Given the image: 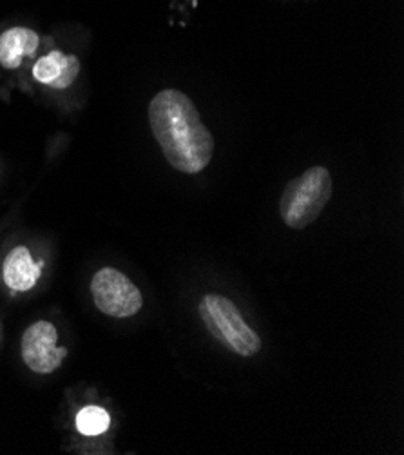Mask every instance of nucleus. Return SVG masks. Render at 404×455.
Instances as JSON below:
<instances>
[{
    "instance_id": "nucleus-1",
    "label": "nucleus",
    "mask_w": 404,
    "mask_h": 455,
    "mask_svg": "<svg viewBox=\"0 0 404 455\" xmlns=\"http://www.w3.org/2000/svg\"><path fill=\"white\" fill-rule=\"evenodd\" d=\"M149 124L165 160L179 172H202L214 153V139L193 100L178 89H163L149 104Z\"/></svg>"
},
{
    "instance_id": "nucleus-2",
    "label": "nucleus",
    "mask_w": 404,
    "mask_h": 455,
    "mask_svg": "<svg viewBox=\"0 0 404 455\" xmlns=\"http://www.w3.org/2000/svg\"><path fill=\"white\" fill-rule=\"evenodd\" d=\"M332 176L325 167H312L290 180L280 200V214L290 229H305L316 221L332 196Z\"/></svg>"
},
{
    "instance_id": "nucleus-3",
    "label": "nucleus",
    "mask_w": 404,
    "mask_h": 455,
    "mask_svg": "<svg viewBox=\"0 0 404 455\" xmlns=\"http://www.w3.org/2000/svg\"><path fill=\"white\" fill-rule=\"evenodd\" d=\"M200 317L209 332L231 352L252 357L261 350L259 336L247 325L238 307L226 296L207 294L198 307Z\"/></svg>"
},
{
    "instance_id": "nucleus-4",
    "label": "nucleus",
    "mask_w": 404,
    "mask_h": 455,
    "mask_svg": "<svg viewBox=\"0 0 404 455\" xmlns=\"http://www.w3.org/2000/svg\"><path fill=\"white\" fill-rule=\"evenodd\" d=\"M91 294L99 310L111 317H131L144 305L139 287L111 267L97 272L91 282Z\"/></svg>"
},
{
    "instance_id": "nucleus-5",
    "label": "nucleus",
    "mask_w": 404,
    "mask_h": 455,
    "mask_svg": "<svg viewBox=\"0 0 404 455\" xmlns=\"http://www.w3.org/2000/svg\"><path fill=\"white\" fill-rule=\"evenodd\" d=\"M59 332L50 322L33 323L22 336V357L36 374L55 372L67 355V348L57 347Z\"/></svg>"
},
{
    "instance_id": "nucleus-6",
    "label": "nucleus",
    "mask_w": 404,
    "mask_h": 455,
    "mask_svg": "<svg viewBox=\"0 0 404 455\" xmlns=\"http://www.w3.org/2000/svg\"><path fill=\"white\" fill-rule=\"evenodd\" d=\"M80 73V62L73 55H64L62 52H51L50 55L36 60L33 68V76L53 89L69 87Z\"/></svg>"
},
{
    "instance_id": "nucleus-7",
    "label": "nucleus",
    "mask_w": 404,
    "mask_h": 455,
    "mask_svg": "<svg viewBox=\"0 0 404 455\" xmlns=\"http://www.w3.org/2000/svg\"><path fill=\"white\" fill-rule=\"evenodd\" d=\"M40 270L42 261L35 263L26 247H15L4 261L3 276L13 292H26L35 287L36 280L40 278Z\"/></svg>"
},
{
    "instance_id": "nucleus-8",
    "label": "nucleus",
    "mask_w": 404,
    "mask_h": 455,
    "mask_svg": "<svg viewBox=\"0 0 404 455\" xmlns=\"http://www.w3.org/2000/svg\"><path fill=\"white\" fill-rule=\"evenodd\" d=\"M38 48V35L28 28H12L0 36V66L17 69L24 57H33Z\"/></svg>"
},
{
    "instance_id": "nucleus-9",
    "label": "nucleus",
    "mask_w": 404,
    "mask_h": 455,
    "mask_svg": "<svg viewBox=\"0 0 404 455\" xmlns=\"http://www.w3.org/2000/svg\"><path fill=\"white\" fill-rule=\"evenodd\" d=\"M111 418L100 406H85L76 416V428L82 435L95 437L109 428Z\"/></svg>"
}]
</instances>
